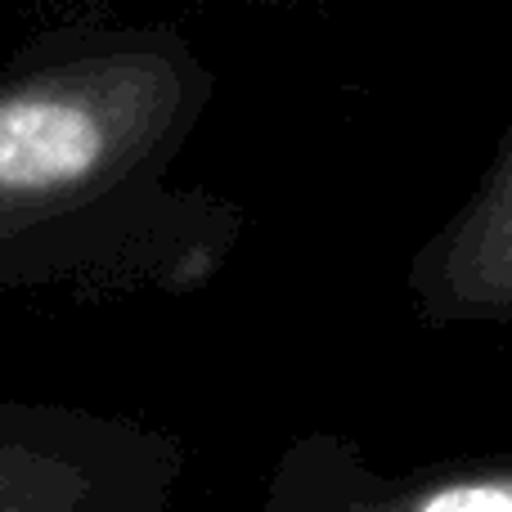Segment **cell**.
I'll list each match as a JSON object with an SVG mask.
<instances>
[{
	"mask_svg": "<svg viewBox=\"0 0 512 512\" xmlns=\"http://www.w3.org/2000/svg\"><path fill=\"white\" fill-rule=\"evenodd\" d=\"M409 512H512V459L445 468L396 495Z\"/></svg>",
	"mask_w": 512,
	"mask_h": 512,
	"instance_id": "obj_3",
	"label": "cell"
},
{
	"mask_svg": "<svg viewBox=\"0 0 512 512\" xmlns=\"http://www.w3.org/2000/svg\"><path fill=\"white\" fill-rule=\"evenodd\" d=\"M418 292L441 319H486L512 328V135L472 203L423 256Z\"/></svg>",
	"mask_w": 512,
	"mask_h": 512,
	"instance_id": "obj_2",
	"label": "cell"
},
{
	"mask_svg": "<svg viewBox=\"0 0 512 512\" xmlns=\"http://www.w3.org/2000/svg\"><path fill=\"white\" fill-rule=\"evenodd\" d=\"M117 122L81 86L0 90V203L77 189L113 158Z\"/></svg>",
	"mask_w": 512,
	"mask_h": 512,
	"instance_id": "obj_1",
	"label": "cell"
}]
</instances>
